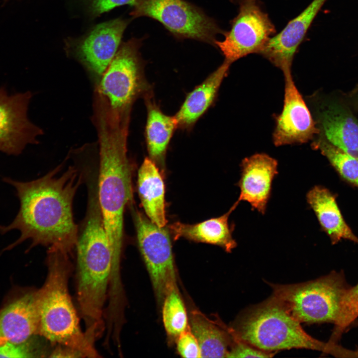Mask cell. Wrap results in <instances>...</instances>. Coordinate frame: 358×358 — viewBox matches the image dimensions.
Masks as SVG:
<instances>
[{
	"label": "cell",
	"mask_w": 358,
	"mask_h": 358,
	"mask_svg": "<svg viewBox=\"0 0 358 358\" xmlns=\"http://www.w3.org/2000/svg\"><path fill=\"white\" fill-rule=\"evenodd\" d=\"M62 165L29 181L9 177L2 179L15 188L20 204L12 222L8 225H0L1 235L13 230L20 233L17 240L4 250L30 240L28 250L41 245L71 255L76 248L79 231L73 218V202L84 180L82 171L76 166H70L59 176Z\"/></svg>",
	"instance_id": "cell-1"
},
{
	"label": "cell",
	"mask_w": 358,
	"mask_h": 358,
	"mask_svg": "<svg viewBox=\"0 0 358 358\" xmlns=\"http://www.w3.org/2000/svg\"><path fill=\"white\" fill-rule=\"evenodd\" d=\"M99 142L98 201L113 263H121L124 241V213L133 200V165L127 155L129 120L113 118L103 108L94 109Z\"/></svg>",
	"instance_id": "cell-2"
},
{
	"label": "cell",
	"mask_w": 358,
	"mask_h": 358,
	"mask_svg": "<svg viewBox=\"0 0 358 358\" xmlns=\"http://www.w3.org/2000/svg\"><path fill=\"white\" fill-rule=\"evenodd\" d=\"M85 217L79 228L77 249V297L85 325V332L92 340L105 330L104 318L113 260L100 208L97 188L87 186Z\"/></svg>",
	"instance_id": "cell-3"
},
{
	"label": "cell",
	"mask_w": 358,
	"mask_h": 358,
	"mask_svg": "<svg viewBox=\"0 0 358 358\" xmlns=\"http://www.w3.org/2000/svg\"><path fill=\"white\" fill-rule=\"evenodd\" d=\"M71 256L59 250L48 249L47 277L43 286L37 290L38 335L51 345L76 350L83 358L99 357L95 345L81 328L69 293V280L73 269Z\"/></svg>",
	"instance_id": "cell-4"
},
{
	"label": "cell",
	"mask_w": 358,
	"mask_h": 358,
	"mask_svg": "<svg viewBox=\"0 0 358 358\" xmlns=\"http://www.w3.org/2000/svg\"><path fill=\"white\" fill-rule=\"evenodd\" d=\"M300 324L284 304L272 294L264 302L244 311L232 330L240 339L267 352L291 349L334 351V344L311 337Z\"/></svg>",
	"instance_id": "cell-5"
},
{
	"label": "cell",
	"mask_w": 358,
	"mask_h": 358,
	"mask_svg": "<svg viewBox=\"0 0 358 358\" xmlns=\"http://www.w3.org/2000/svg\"><path fill=\"white\" fill-rule=\"evenodd\" d=\"M269 284L272 294L292 316L300 323L309 324L335 323L342 297L349 288L343 274L336 272L302 283Z\"/></svg>",
	"instance_id": "cell-6"
},
{
	"label": "cell",
	"mask_w": 358,
	"mask_h": 358,
	"mask_svg": "<svg viewBox=\"0 0 358 358\" xmlns=\"http://www.w3.org/2000/svg\"><path fill=\"white\" fill-rule=\"evenodd\" d=\"M141 44L136 38L122 43L98 82V92L110 112L118 116L130 115L135 99L150 89L139 53Z\"/></svg>",
	"instance_id": "cell-7"
},
{
	"label": "cell",
	"mask_w": 358,
	"mask_h": 358,
	"mask_svg": "<svg viewBox=\"0 0 358 358\" xmlns=\"http://www.w3.org/2000/svg\"><path fill=\"white\" fill-rule=\"evenodd\" d=\"M131 14L154 19L179 39H192L215 45L224 33L215 21L184 0H137Z\"/></svg>",
	"instance_id": "cell-8"
},
{
	"label": "cell",
	"mask_w": 358,
	"mask_h": 358,
	"mask_svg": "<svg viewBox=\"0 0 358 358\" xmlns=\"http://www.w3.org/2000/svg\"><path fill=\"white\" fill-rule=\"evenodd\" d=\"M137 243L158 301L177 286L172 246L168 230L141 212L132 210Z\"/></svg>",
	"instance_id": "cell-9"
},
{
	"label": "cell",
	"mask_w": 358,
	"mask_h": 358,
	"mask_svg": "<svg viewBox=\"0 0 358 358\" xmlns=\"http://www.w3.org/2000/svg\"><path fill=\"white\" fill-rule=\"evenodd\" d=\"M238 2L239 12L231 22L230 30L224 32L223 41L215 42L225 60L231 64L249 54H260L275 31L256 0H239Z\"/></svg>",
	"instance_id": "cell-10"
},
{
	"label": "cell",
	"mask_w": 358,
	"mask_h": 358,
	"mask_svg": "<svg viewBox=\"0 0 358 358\" xmlns=\"http://www.w3.org/2000/svg\"><path fill=\"white\" fill-rule=\"evenodd\" d=\"M32 94L30 91L9 94L0 87V152L18 156L28 144H37L43 130L28 118Z\"/></svg>",
	"instance_id": "cell-11"
},
{
	"label": "cell",
	"mask_w": 358,
	"mask_h": 358,
	"mask_svg": "<svg viewBox=\"0 0 358 358\" xmlns=\"http://www.w3.org/2000/svg\"><path fill=\"white\" fill-rule=\"evenodd\" d=\"M283 75V105L281 113L275 116L273 143L275 146L306 143L319 134V129L295 84L291 72Z\"/></svg>",
	"instance_id": "cell-12"
},
{
	"label": "cell",
	"mask_w": 358,
	"mask_h": 358,
	"mask_svg": "<svg viewBox=\"0 0 358 358\" xmlns=\"http://www.w3.org/2000/svg\"><path fill=\"white\" fill-rule=\"evenodd\" d=\"M127 25V20L121 18L106 21L75 43L76 57L98 82L116 54Z\"/></svg>",
	"instance_id": "cell-13"
},
{
	"label": "cell",
	"mask_w": 358,
	"mask_h": 358,
	"mask_svg": "<svg viewBox=\"0 0 358 358\" xmlns=\"http://www.w3.org/2000/svg\"><path fill=\"white\" fill-rule=\"evenodd\" d=\"M278 163L265 153H257L243 159L238 182L239 202L249 203L253 210L265 214L269 199L272 181L278 174Z\"/></svg>",
	"instance_id": "cell-14"
},
{
	"label": "cell",
	"mask_w": 358,
	"mask_h": 358,
	"mask_svg": "<svg viewBox=\"0 0 358 358\" xmlns=\"http://www.w3.org/2000/svg\"><path fill=\"white\" fill-rule=\"evenodd\" d=\"M327 0H313L279 33L271 37L260 52L284 74L291 72L297 49L314 19Z\"/></svg>",
	"instance_id": "cell-15"
},
{
	"label": "cell",
	"mask_w": 358,
	"mask_h": 358,
	"mask_svg": "<svg viewBox=\"0 0 358 358\" xmlns=\"http://www.w3.org/2000/svg\"><path fill=\"white\" fill-rule=\"evenodd\" d=\"M37 290L28 292L0 311V343H22L38 334Z\"/></svg>",
	"instance_id": "cell-16"
},
{
	"label": "cell",
	"mask_w": 358,
	"mask_h": 358,
	"mask_svg": "<svg viewBox=\"0 0 358 358\" xmlns=\"http://www.w3.org/2000/svg\"><path fill=\"white\" fill-rule=\"evenodd\" d=\"M315 122L321 138L358 159V120L349 112L337 104L324 105Z\"/></svg>",
	"instance_id": "cell-17"
},
{
	"label": "cell",
	"mask_w": 358,
	"mask_h": 358,
	"mask_svg": "<svg viewBox=\"0 0 358 358\" xmlns=\"http://www.w3.org/2000/svg\"><path fill=\"white\" fill-rule=\"evenodd\" d=\"M240 202L236 201L222 215L201 222L188 224L176 222L169 228L175 240L183 238L191 241L215 245L227 252H231L237 246L232 237V230L228 220L231 213Z\"/></svg>",
	"instance_id": "cell-18"
},
{
	"label": "cell",
	"mask_w": 358,
	"mask_h": 358,
	"mask_svg": "<svg viewBox=\"0 0 358 358\" xmlns=\"http://www.w3.org/2000/svg\"><path fill=\"white\" fill-rule=\"evenodd\" d=\"M231 64L224 60L215 71L187 94L175 115L178 127L182 128L191 127L209 108L227 75Z\"/></svg>",
	"instance_id": "cell-19"
},
{
	"label": "cell",
	"mask_w": 358,
	"mask_h": 358,
	"mask_svg": "<svg viewBox=\"0 0 358 358\" xmlns=\"http://www.w3.org/2000/svg\"><path fill=\"white\" fill-rule=\"evenodd\" d=\"M306 201L333 244L342 239L358 244V238L345 221L335 196L328 189L314 186L307 192Z\"/></svg>",
	"instance_id": "cell-20"
},
{
	"label": "cell",
	"mask_w": 358,
	"mask_h": 358,
	"mask_svg": "<svg viewBox=\"0 0 358 358\" xmlns=\"http://www.w3.org/2000/svg\"><path fill=\"white\" fill-rule=\"evenodd\" d=\"M137 188L144 211L149 219L160 227L167 223L165 184L156 163L146 158L138 173Z\"/></svg>",
	"instance_id": "cell-21"
},
{
	"label": "cell",
	"mask_w": 358,
	"mask_h": 358,
	"mask_svg": "<svg viewBox=\"0 0 358 358\" xmlns=\"http://www.w3.org/2000/svg\"><path fill=\"white\" fill-rule=\"evenodd\" d=\"M190 331L196 338L201 358L227 357L233 343L231 329L217 325L196 311L191 313Z\"/></svg>",
	"instance_id": "cell-22"
},
{
	"label": "cell",
	"mask_w": 358,
	"mask_h": 358,
	"mask_svg": "<svg viewBox=\"0 0 358 358\" xmlns=\"http://www.w3.org/2000/svg\"><path fill=\"white\" fill-rule=\"evenodd\" d=\"M147 118L145 128L147 149L155 163L162 164L167 149L178 126L176 119L164 114L151 100L147 101Z\"/></svg>",
	"instance_id": "cell-23"
},
{
	"label": "cell",
	"mask_w": 358,
	"mask_h": 358,
	"mask_svg": "<svg viewBox=\"0 0 358 358\" xmlns=\"http://www.w3.org/2000/svg\"><path fill=\"white\" fill-rule=\"evenodd\" d=\"M312 147L318 150L346 180L358 187V159L319 137Z\"/></svg>",
	"instance_id": "cell-24"
},
{
	"label": "cell",
	"mask_w": 358,
	"mask_h": 358,
	"mask_svg": "<svg viewBox=\"0 0 358 358\" xmlns=\"http://www.w3.org/2000/svg\"><path fill=\"white\" fill-rule=\"evenodd\" d=\"M163 321L167 334L177 338L187 329V316L177 286L166 294L163 300Z\"/></svg>",
	"instance_id": "cell-25"
},
{
	"label": "cell",
	"mask_w": 358,
	"mask_h": 358,
	"mask_svg": "<svg viewBox=\"0 0 358 358\" xmlns=\"http://www.w3.org/2000/svg\"><path fill=\"white\" fill-rule=\"evenodd\" d=\"M358 317V283L349 287L345 292L340 304V311L335 322L334 332L330 342L335 340Z\"/></svg>",
	"instance_id": "cell-26"
},
{
	"label": "cell",
	"mask_w": 358,
	"mask_h": 358,
	"mask_svg": "<svg viewBox=\"0 0 358 358\" xmlns=\"http://www.w3.org/2000/svg\"><path fill=\"white\" fill-rule=\"evenodd\" d=\"M32 338L22 343L7 341L0 343V358H33L38 357L37 355H43L34 347Z\"/></svg>",
	"instance_id": "cell-27"
},
{
	"label": "cell",
	"mask_w": 358,
	"mask_h": 358,
	"mask_svg": "<svg viewBox=\"0 0 358 358\" xmlns=\"http://www.w3.org/2000/svg\"><path fill=\"white\" fill-rule=\"evenodd\" d=\"M233 343L227 358H270L275 352L258 349L237 337L231 329Z\"/></svg>",
	"instance_id": "cell-28"
},
{
	"label": "cell",
	"mask_w": 358,
	"mask_h": 358,
	"mask_svg": "<svg viewBox=\"0 0 358 358\" xmlns=\"http://www.w3.org/2000/svg\"><path fill=\"white\" fill-rule=\"evenodd\" d=\"M177 350L183 358H201L200 350L198 342L188 330H185L177 338Z\"/></svg>",
	"instance_id": "cell-29"
},
{
	"label": "cell",
	"mask_w": 358,
	"mask_h": 358,
	"mask_svg": "<svg viewBox=\"0 0 358 358\" xmlns=\"http://www.w3.org/2000/svg\"><path fill=\"white\" fill-rule=\"evenodd\" d=\"M137 0H90L92 13L98 16L114 7L125 5H134Z\"/></svg>",
	"instance_id": "cell-30"
},
{
	"label": "cell",
	"mask_w": 358,
	"mask_h": 358,
	"mask_svg": "<svg viewBox=\"0 0 358 358\" xmlns=\"http://www.w3.org/2000/svg\"><path fill=\"white\" fill-rule=\"evenodd\" d=\"M354 96L355 102L358 108V90H357L353 94Z\"/></svg>",
	"instance_id": "cell-31"
}]
</instances>
